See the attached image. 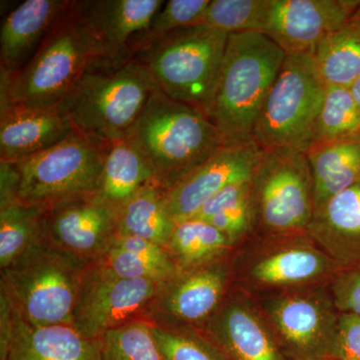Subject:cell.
<instances>
[{"instance_id": "d590c367", "label": "cell", "mask_w": 360, "mask_h": 360, "mask_svg": "<svg viewBox=\"0 0 360 360\" xmlns=\"http://www.w3.org/2000/svg\"><path fill=\"white\" fill-rule=\"evenodd\" d=\"M330 291L338 312L360 315V262L341 267L333 276Z\"/></svg>"}, {"instance_id": "f1b7e54d", "label": "cell", "mask_w": 360, "mask_h": 360, "mask_svg": "<svg viewBox=\"0 0 360 360\" xmlns=\"http://www.w3.org/2000/svg\"><path fill=\"white\" fill-rule=\"evenodd\" d=\"M194 217L210 222L229 238L232 245H236L257 229L250 179L222 189L206 201Z\"/></svg>"}, {"instance_id": "8fae6325", "label": "cell", "mask_w": 360, "mask_h": 360, "mask_svg": "<svg viewBox=\"0 0 360 360\" xmlns=\"http://www.w3.org/2000/svg\"><path fill=\"white\" fill-rule=\"evenodd\" d=\"M161 283L120 278L90 264L80 283L71 324L87 340H101L113 329L146 321V309Z\"/></svg>"}, {"instance_id": "277c9868", "label": "cell", "mask_w": 360, "mask_h": 360, "mask_svg": "<svg viewBox=\"0 0 360 360\" xmlns=\"http://www.w3.org/2000/svg\"><path fill=\"white\" fill-rule=\"evenodd\" d=\"M229 34L205 25L180 28L135 52L160 91L207 116Z\"/></svg>"}, {"instance_id": "d6a6232c", "label": "cell", "mask_w": 360, "mask_h": 360, "mask_svg": "<svg viewBox=\"0 0 360 360\" xmlns=\"http://www.w3.org/2000/svg\"><path fill=\"white\" fill-rule=\"evenodd\" d=\"M210 0H169L155 14L146 30L132 40L130 59L135 52L180 28L200 25Z\"/></svg>"}, {"instance_id": "5b68a950", "label": "cell", "mask_w": 360, "mask_h": 360, "mask_svg": "<svg viewBox=\"0 0 360 360\" xmlns=\"http://www.w3.org/2000/svg\"><path fill=\"white\" fill-rule=\"evenodd\" d=\"M156 89L146 68L130 59L89 71L59 105L73 129L112 142L127 139Z\"/></svg>"}, {"instance_id": "e0dca14e", "label": "cell", "mask_w": 360, "mask_h": 360, "mask_svg": "<svg viewBox=\"0 0 360 360\" xmlns=\"http://www.w3.org/2000/svg\"><path fill=\"white\" fill-rule=\"evenodd\" d=\"M78 11L108 66L130 60L132 40L165 6L163 0H77Z\"/></svg>"}, {"instance_id": "44dd1931", "label": "cell", "mask_w": 360, "mask_h": 360, "mask_svg": "<svg viewBox=\"0 0 360 360\" xmlns=\"http://www.w3.org/2000/svg\"><path fill=\"white\" fill-rule=\"evenodd\" d=\"M340 269L321 248L297 239L258 257L248 276L266 288H295L333 278Z\"/></svg>"}, {"instance_id": "4dcf8cb0", "label": "cell", "mask_w": 360, "mask_h": 360, "mask_svg": "<svg viewBox=\"0 0 360 360\" xmlns=\"http://www.w3.org/2000/svg\"><path fill=\"white\" fill-rule=\"evenodd\" d=\"M269 0H210L201 25L231 35L262 32Z\"/></svg>"}, {"instance_id": "83f0119b", "label": "cell", "mask_w": 360, "mask_h": 360, "mask_svg": "<svg viewBox=\"0 0 360 360\" xmlns=\"http://www.w3.org/2000/svg\"><path fill=\"white\" fill-rule=\"evenodd\" d=\"M231 246L212 224L193 217L175 224L167 250L179 271H186L222 259Z\"/></svg>"}, {"instance_id": "f546056e", "label": "cell", "mask_w": 360, "mask_h": 360, "mask_svg": "<svg viewBox=\"0 0 360 360\" xmlns=\"http://www.w3.org/2000/svg\"><path fill=\"white\" fill-rule=\"evenodd\" d=\"M357 134H360V110L350 89L326 87L310 146Z\"/></svg>"}, {"instance_id": "9a60e30c", "label": "cell", "mask_w": 360, "mask_h": 360, "mask_svg": "<svg viewBox=\"0 0 360 360\" xmlns=\"http://www.w3.org/2000/svg\"><path fill=\"white\" fill-rule=\"evenodd\" d=\"M226 360H290L264 315L245 295H226L214 314L198 329Z\"/></svg>"}, {"instance_id": "e575fe53", "label": "cell", "mask_w": 360, "mask_h": 360, "mask_svg": "<svg viewBox=\"0 0 360 360\" xmlns=\"http://www.w3.org/2000/svg\"><path fill=\"white\" fill-rule=\"evenodd\" d=\"M113 276L124 279L167 281L176 276L177 267L167 266L111 246L98 262H94Z\"/></svg>"}, {"instance_id": "836d02e7", "label": "cell", "mask_w": 360, "mask_h": 360, "mask_svg": "<svg viewBox=\"0 0 360 360\" xmlns=\"http://www.w3.org/2000/svg\"><path fill=\"white\" fill-rule=\"evenodd\" d=\"M150 326L165 360H226L219 348L198 329Z\"/></svg>"}, {"instance_id": "603a6c76", "label": "cell", "mask_w": 360, "mask_h": 360, "mask_svg": "<svg viewBox=\"0 0 360 360\" xmlns=\"http://www.w3.org/2000/svg\"><path fill=\"white\" fill-rule=\"evenodd\" d=\"M156 184L153 170L127 139L110 142L94 196L104 205L120 210L139 191Z\"/></svg>"}, {"instance_id": "3957f363", "label": "cell", "mask_w": 360, "mask_h": 360, "mask_svg": "<svg viewBox=\"0 0 360 360\" xmlns=\"http://www.w3.org/2000/svg\"><path fill=\"white\" fill-rule=\"evenodd\" d=\"M104 63L72 0L18 72L1 77V101L30 105L60 104L92 70Z\"/></svg>"}, {"instance_id": "8d00e7d4", "label": "cell", "mask_w": 360, "mask_h": 360, "mask_svg": "<svg viewBox=\"0 0 360 360\" xmlns=\"http://www.w3.org/2000/svg\"><path fill=\"white\" fill-rule=\"evenodd\" d=\"M331 360H360V315L340 312Z\"/></svg>"}, {"instance_id": "484cf974", "label": "cell", "mask_w": 360, "mask_h": 360, "mask_svg": "<svg viewBox=\"0 0 360 360\" xmlns=\"http://www.w3.org/2000/svg\"><path fill=\"white\" fill-rule=\"evenodd\" d=\"M117 234L148 239L167 248L175 221L167 191L153 184L139 191L117 212Z\"/></svg>"}, {"instance_id": "ba28073f", "label": "cell", "mask_w": 360, "mask_h": 360, "mask_svg": "<svg viewBox=\"0 0 360 360\" xmlns=\"http://www.w3.org/2000/svg\"><path fill=\"white\" fill-rule=\"evenodd\" d=\"M257 229L281 238L307 234L315 213L314 182L307 153L260 151L250 179Z\"/></svg>"}, {"instance_id": "7402d4cb", "label": "cell", "mask_w": 360, "mask_h": 360, "mask_svg": "<svg viewBox=\"0 0 360 360\" xmlns=\"http://www.w3.org/2000/svg\"><path fill=\"white\" fill-rule=\"evenodd\" d=\"M11 345L37 360H101V340H87L70 323L32 326L14 309Z\"/></svg>"}, {"instance_id": "cb8c5ba5", "label": "cell", "mask_w": 360, "mask_h": 360, "mask_svg": "<svg viewBox=\"0 0 360 360\" xmlns=\"http://www.w3.org/2000/svg\"><path fill=\"white\" fill-rule=\"evenodd\" d=\"M315 210L360 180V134L310 146Z\"/></svg>"}, {"instance_id": "1f68e13d", "label": "cell", "mask_w": 360, "mask_h": 360, "mask_svg": "<svg viewBox=\"0 0 360 360\" xmlns=\"http://www.w3.org/2000/svg\"><path fill=\"white\" fill-rule=\"evenodd\" d=\"M101 360H165L150 322L139 319L106 333L101 340Z\"/></svg>"}, {"instance_id": "d4e9b609", "label": "cell", "mask_w": 360, "mask_h": 360, "mask_svg": "<svg viewBox=\"0 0 360 360\" xmlns=\"http://www.w3.org/2000/svg\"><path fill=\"white\" fill-rule=\"evenodd\" d=\"M47 206L21 202L14 194H0V269H6L44 236Z\"/></svg>"}, {"instance_id": "6da1fadb", "label": "cell", "mask_w": 360, "mask_h": 360, "mask_svg": "<svg viewBox=\"0 0 360 360\" xmlns=\"http://www.w3.org/2000/svg\"><path fill=\"white\" fill-rule=\"evenodd\" d=\"M127 139L146 158L156 184L167 193L224 146L205 113L158 89Z\"/></svg>"}, {"instance_id": "7a4b0ae2", "label": "cell", "mask_w": 360, "mask_h": 360, "mask_svg": "<svg viewBox=\"0 0 360 360\" xmlns=\"http://www.w3.org/2000/svg\"><path fill=\"white\" fill-rule=\"evenodd\" d=\"M285 58V52L264 33L229 35L207 112L224 146L253 141L258 115Z\"/></svg>"}, {"instance_id": "7c38bea8", "label": "cell", "mask_w": 360, "mask_h": 360, "mask_svg": "<svg viewBox=\"0 0 360 360\" xmlns=\"http://www.w3.org/2000/svg\"><path fill=\"white\" fill-rule=\"evenodd\" d=\"M229 276L222 259L179 271L160 284L146 309V321L169 328H202L226 297Z\"/></svg>"}, {"instance_id": "8992f818", "label": "cell", "mask_w": 360, "mask_h": 360, "mask_svg": "<svg viewBox=\"0 0 360 360\" xmlns=\"http://www.w3.org/2000/svg\"><path fill=\"white\" fill-rule=\"evenodd\" d=\"M89 265L52 245L44 236L1 270V290L27 323L71 324L80 283Z\"/></svg>"}, {"instance_id": "74e56055", "label": "cell", "mask_w": 360, "mask_h": 360, "mask_svg": "<svg viewBox=\"0 0 360 360\" xmlns=\"http://www.w3.org/2000/svg\"><path fill=\"white\" fill-rule=\"evenodd\" d=\"M112 246L127 251V252L148 258V259L153 260V262H158V264L177 267L167 248L158 245V243H153V241L148 240V239L117 234Z\"/></svg>"}, {"instance_id": "d6986e66", "label": "cell", "mask_w": 360, "mask_h": 360, "mask_svg": "<svg viewBox=\"0 0 360 360\" xmlns=\"http://www.w3.org/2000/svg\"><path fill=\"white\" fill-rule=\"evenodd\" d=\"M307 236L340 267L360 262V180L315 210Z\"/></svg>"}, {"instance_id": "30bf717a", "label": "cell", "mask_w": 360, "mask_h": 360, "mask_svg": "<svg viewBox=\"0 0 360 360\" xmlns=\"http://www.w3.org/2000/svg\"><path fill=\"white\" fill-rule=\"evenodd\" d=\"M338 315L330 293L302 288L271 296L264 316L290 360H331Z\"/></svg>"}, {"instance_id": "ffe728a7", "label": "cell", "mask_w": 360, "mask_h": 360, "mask_svg": "<svg viewBox=\"0 0 360 360\" xmlns=\"http://www.w3.org/2000/svg\"><path fill=\"white\" fill-rule=\"evenodd\" d=\"M70 0H26L4 18L0 32L1 77L18 72L37 51Z\"/></svg>"}, {"instance_id": "2e32d148", "label": "cell", "mask_w": 360, "mask_h": 360, "mask_svg": "<svg viewBox=\"0 0 360 360\" xmlns=\"http://www.w3.org/2000/svg\"><path fill=\"white\" fill-rule=\"evenodd\" d=\"M262 149L255 141L224 146L167 193L175 224L193 219L206 201L231 184L251 179Z\"/></svg>"}, {"instance_id": "60d3db41", "label": "cell", "mask_w": 360, "mask_h": 360, "mask_svg": "<svg viewBox=\"0 0 360 360\" xmlns=\"http://www.w3.org/2000/svg\"><path fill=\"white\" fill-rule=\"evenodd\" d=\"M352 20L360 25V6L359 8H357V11H355L354 16H352Z\"/></svg>"}, {"instance_id": "5bb4252c", "label": "cell", "mask_w": 360, "mask_h": 360, "mask_svg": "<svg viewBox=\"0 0 360 360\" xmlns=\"http://www.w3.org/2000/svg\"><path fill=\"white\" fill-rule=\"evenodd\" d=\"M360 0H269L262 33L286 56L314 51L350 20Z\"/></svg>"}, {"instance_id": "52a82bcc", "label": "cell", "mask_w": 360, "mask_h": 360, "mask_svg": "<svg viewBox=\"0 0 360 360\" xmlns=\"http://www.w3.org/2000/svg\"><path fill=\"white\" fill-rule=\"evenodd\" d=\"M326 86L315 68L314 51L286 56L253 129L264 149L307 151L321 112Z\"/></svg>"}, {"instance_id": "ab89813d", "label": "cell", "mask_w": 360, "mask_h": 360, "mask_svg": "<svg viewBox=\"0 0 360 360\" xmlns=\"http://www.w3.org/2000/svg\"><path fill=\"white\" fill-rule=\"evenodd\" d=\"M349 89L354 96L355 103L357 104V108L360 110V77L355 80L354 84L350 86Z\"/></svg>"}, {"instance_id": "ac0fdd59", "label": "cell", "mask_w": 360, "mask_h": 360, "mask_svg": "<svg viewBox=\"0 0 360 360\" xmlns=\"http://www.w3.org/2000/svg\"><path fill=\"white\" fill-rule=\"evenodd\" d=\"M0 160L16 163L51 148L75 130L56 105L0 103Z\"/></svg>"}, {"instance_id": "9c48e42d", "label": "cell", "mask_w": 360, "mask_h": 360, "mask_svg": "<svg viewBox=\"0 0 360 360\" xmlns=\"http://www.w3.org/2000/svg\"><path fill=\"white\" fill-rule=\"evenodd\" d=\"M110 143L75 129L51 148L13 163L16 198L27 205L47 206L94 194Z\"/></svg>"}, {"instance_id": "f35d334b", "label": "cell", "mask_w": 360, "mask_h": 360, "mask_svg": "<svg viewBox=\"0 0 360 360\" xmlns=\"http://www.w3.org/2000/svg\"><path fill=\"white\" fill-rule=\"evenodd\" d=\"M4 360H37L35 357H33L32 354H28L25 350L21 349L14 345H11L9 347L8 352L6 359Z\"/></svg>"}, {"instance_id": "4316f807", "label": "cell", "mask_w": 360, "mask_h": 360, "mask_svg": "<svg viewBox=\"0 0 360 360\" xmlns=\"http://www.w3.org/2000/svg\"><path fill=\"white\" fill-rule=\"evenodd\" d=\"M315 68L326 87L350 89L360 77V25L350 20L316 45Z\"/></svg>"}, {"instance_id": "4fadbf2b", "label": "cell", "mask_w": 360, "mask_h": 360, "mask_svg": "<svg viewBox=\"0 0 360 360\" xmlns=\"http://www.w3.org/2000/svg\"><path fill=\"white\" fill-rule=\"evenodd\" d=\"M117 212L94 194L47 205L44 239L87 264L98 262L117 236Z\"/></svg>"}]
</instances>
